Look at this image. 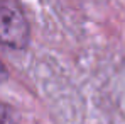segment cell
Returning <instances> with one entry per match:
<instances>
[{
  "label": "cell",
  "instance_id": "cell-1",
  "mask_svg": "<svg viewBox=\"0 0 125 124\" xmlns=\"http://www.w3.org/2000/svg\"><path fill=\"white\" fill-rule=\"evenodd\" d=\"M29 38V22L21 5L12 0H0V42L12 49H24Z\"/></svg>",
  "mask_w": 125,
  "mask_h": 124
},
{
  "label": "cell",
  "instance_id": "cell-2",
  "mask_svg": "<svg viewBox=\"0 0 125 124\" xmlns=\"http://www.w3.org/2000/svg\"><path fill=\"white\" fill-rule=\"evenodd\" d=\"M0 124H17L14 109L5 102H0Z\"/></svg>",
  "mask_w": 125,
  "mask_h": 124
},
{
  "label": "cell",
  "instance_id": "cell-3",
  "mask_svg": "<svg viewBox=\"0 0 125 124\" xmlns=\"http://www.w3.org/2000/svg\"><path fill=\"white\" fill-rule=\"evenodd\" d=\"M7 78H9V70H7V66H5L3 63L0 61V83L5 82Z\"/></svg>",
  "mask_w": 125,
  "mask_h": 124
}]
</instances>
